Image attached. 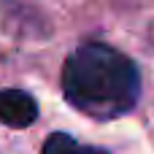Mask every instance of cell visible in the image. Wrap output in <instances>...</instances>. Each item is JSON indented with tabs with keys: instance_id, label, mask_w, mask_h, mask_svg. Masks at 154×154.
Listing matches in <instances>:
<instances>
[{
	"instance_id": "obj_1",
	"label": "cell",
	"mask_w": 154,
	"mask_h": 154,
	"mask_svg": "<svg viewBox=\"0 0 154 154\" xmlns=\"http://www.w3.org/2000/svg\"><path fill=\"white\" fill-rule=\"evenodd\" d=\"M68 103L95 119H114L135 108L141 73L135 62L106 43H81L62 65Z\"/></svg>"
},
{
	"instance_id": "obj_2",
	"label": "cell",
	"mask_w": 154,
	"mask_h": 154,
	"mask_svg": "<svg viewBox=\"0 0 154 154\" xmlns=\"http://www.w3.org/2000/svg\"><path fill=\"white\" fill-rule=\"evenodd\" d=\"M38 116V103L22 89H0V122L8 127H30Z\"/></svg>"
},
{
	"instance_id": "obj_3",
	"label": "cell",
	"mask_w": 154,
	"mask_h": 154,
	"mask_svg": "<svg viewBox=\"0 0 154 154\" xmlns=\"http://www.w3.org/2000/svg\"><path fill=\"white\" fill-rule=\"evenodd\" d=\"M43 154H108V152L106 149H95V146H84L68 133H54V135L46 138Z\"/></svg>"
}]
</instances>
